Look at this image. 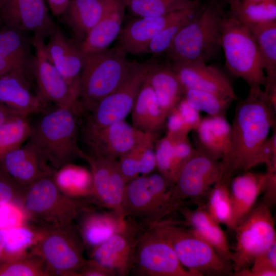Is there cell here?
Masks as SVG:
<instances>
[{"label":"cell","instance_id":"6da1fadb","mask_svg":"<svg viewBox=\"0 0 276 276\" xmlns=\"http://www.w3.org/2000/svg\"><path fill=\"white\" fill-rule=\"evenodd\" d=\"M275 114L261 86L249 87L247 96L236 107L228 146L220 160V178L230 182L237 172L263 164L262 149L275 125Z\"/></svg>","mask_w":276,"mask_h":276},{"label":"cell","instance_id":"7a4b0ae2","mask_svg":"<svg viewBox=\"0 0 276 276\" xmlns=\"http://www.w3.org/2000/svg\"><path fill=\"white\" fill-rule=\"evenodd\" d=\"M199 8L181 28L167 52L171 65L206 63L221 49L224 15L214 1Z\"/></svg>","mask_w":276,"mask_h":276},{"label":"cell","instance_id":"3957f363","mask_svg":"<svg viewBox=\"0 0 276 276\" xmlns=\"http://www.w3.org/2000/svg\"><path fill=\"white\" fill-rule=\"evenodd\" d=\"M31 126L29 140L55 170L82 158L84 152L78 145L77 118L65 108L47 111Z\"/></svg>","mask_w":276,"mask_h":276},{"label":"cell","instance_id":"277c9868","mask_svg":"<svg viewBox=\"0 0 276 276\" xmlns=\"http://www.w3.org/2000/svg\"><path fill=\"white\" fill-rule=\"evenodd\" d=\"M90 204L64 194L52 176L27 187L21 205L27 219L37 226L60 227L74 223L84 211L93 208Z\"/></svg>","mask_w":276,"mask_h":276},{"label":"cell","instance_id":"5b68a950","mask_svg":"<svg viewBox=\"0 0 276 276\" xmlns=\"http://www.w3.org/2000/svg\"><path fill=\"white\" fill-rule=\"evenodd\" d=\"M84 55L79 81V100L84 111H90L101 99L124 81L133 62L118 47Z\"/></svg>","mask_w":276,"mask_h":276},{"label":"cell","instance_id":"8992f818","mask_svg":"<svg viewBox=\"0 0 276 276\" xmlns=\"http://www.w3.org/2000/svg\"><path fill=\"white\" fill-rule=\"evenodd\" d=\"M150 227L170 244L181 264L196 276L233 273V265L191 229L176 221L163 219Z\"/></svg>","mask_w":276,"mask_h":276},{"label":"cell","instance_id":"52a82bcc","mask_svg":"<svg viewBox=\"0 0 276 276\" xmlns=\"http://www.w3.org/2000/svg\"><path fill=\"white\" fill-rule=\"evenodd\" d=\"M197 150L180 171L173 185L167 191L158 222L178 211L187 201L202 203L221 174L220 160L203 151Z\"/></svg>","mask_w":276,"mask_h":276},{"label":"cell","instance_id":"ba28073f","mask_svg":"<svg viewBox=\"0 0 276 276\" xmlns=\"http://www.w3.org/2000/svg\"><path fill=\"white\" fill-rule=\"evenodd\" d=\"M221 48L232 74L249 87L264 86L266 76L256 41L249 28L231 15L222 20Z\"/></svg>","mask_w":276,"mask_h":276},{"label":"cell","instance_id":"9c48e42d","mask_svg":"<svg viewBox=\"0 0 276 276\" xmlns=\"http://www.w3.org/2000/svg\"><path fill=\"white\" fill-rule=\"evenodd\" d=\"M42 228V235L30 252L43 260L53 275L77 276L86 259L76 224Z\"/></svg>","mask_w":276,"mask_h":276},{"label":"cell","instance_id":"30bf717a","mask_svg":"<svg viewBox=\"0 0 276 276\" xmlns=\"http://www.w3.org/2000/svg\"><path fill=\"white\" fill-rule=\"evenodd\" d=\"M270 206L262 202L236 225L233 252V273L248 268L255 258L276 243L274 221Z\"/></svg>","mask_w":276,"mask_h":276},{"label":"cell","instance_id":"8fae6325","mask_svg":"<svg viewBox=\"0 0 276 276\" xmlns=\"http://www.w3.org/2000/svg\"><path fill=\"white\" fill-rule=\"evenodd\" d=\"M154 62L133 61L127 77L113 92L99 101L87 117L84 134L124 120L131 111L136 96Z\"/></svg>","mask_w":276,"mask_h":276},{"label":"cell","instance_id":"7c38bea8","mask_svg":"<svg viewBox=\"0 0 276 276\" xmlns=\"http://www.w3.org/2000/svg\"><path fill=\"white\" fill-rule=\"evenodd\" d=\"M170 186L160 174L138 176L125 186L122 209L125 218L143 222L147 227L158 221Z\"/></svg>","mask_w":276,"mask_h":276},{"label":"cell","instance_id":"4fadbf2b","mask_svg":"<svg viewBox=\"0 0 276 276\" xmlns=\"http://www.w3.org/2000/svg\"><path fill=\"white\" fill-rule=\"evenodd\" d=\"M131 271L140 276H196L181 264L172 246L151 227L141 235Z\"/></svg>","mask_w":276,"mask_h":276},{"label":"cell","instance_id":"5bb4252c","mask_svg":"<svg viewBox=\"0 0 276 276\" xmlns=\"http://www.w3.org/2000/svg\"><path fill=\"white\" fill-rule=\"evenodd\" d=\"M44 38L33 36L31 43L35 49L30 70L39 96L47 103L70 109L80 115L84 111L79 96L48 60L44 52Z\"/></svg>","mask_w":276,"mask_h":276},{"label":"cell","instance_id":"9a60e30c","mask_svg":"<svg viewBox=\"0 0 276 276\" xmlns=\"http://www.w3.org/2000/svg\"><path fill=\"white\" fill-rule=\"evenodd\" d=\"M141 224L126 218L124 226L89 254L91 258L114 271L126 276L131 272L137 243L142 233Z\"/></svg>","mask_w":276,"mask_h":276},{"label":"cell","instance_id":"2e32d148","mask_svg":"<svg viewBox=\"0 0 276 276\" xmlns=\"http://www.w3.org/2000/svg\"><path fill=\"white\" fill-rule=\"evenodd\" d=\"M82 158L88 163L92 174L93 203L123 214L122 206L126 183L118 161L85 153Z\"/></svg>","mask_w":276,"mask_h":276},{"label":"cell","instance_id":"e0dca14e","mask_svg":"<svg viewBox=\"0 0 276 276\" xmlns=\"http://www.w3.org/2000/svg\"><path fill=\"white\" fill-rule=\"evenodd\" d=\"M0 19L5 26L43 38L56 28L44 0H3Z\"/></svg>","mask_w":276,"mask_h":276},{"label":"cell","instance_id":"ac0fdd59","mask_svg":"<svg viewBox=\"0 0 276 276\" xmlns=\"http://www.w3.org/2000/svg\"><path fill=\"white\" fill-rule=\"evenodd\" d=\"M30 66L19 67L0 76V104L27 117L48 111V103L34 92L29 81Z\"/></svg>","mask_w":276,"mask_h":276},{"label":"cell","instance_id":"d6986e66","mask_svg":"<svg viewBox=\"0 0 276 276\" xmlns=\"http://www.w3.org/2000/svg\"><path fill=\"white\" fill-rule=\"evenodd\" d=\"M152 134L122 120L84 136L90 154L117 159Z\"/></svg>","mask_w":276,"mask_h":276},{"label":"cell","instance_id":"ffe728a7","mask_svg":"<svg viewBox=\"0 0 276 276\" xmlns=\"http://www.w3.org/2000/svg\"><path fill=\"white\" fill-rule=\"evenodd\" d=\"M199 4L182 10L155 17H137L122 27L116 47L126 54L147 53L152 39L173 21L196 12Z\"/></svg>","mask_w":276,"mask_h":276},{"label":"cell","instance_id":"44dd1931","mask_svg":"<svg viewBox=\"0 0 276 276\" xmlns=\"http://www.w3.org/2000/svg\"><path fill=\"white\" fill-rule=\"evenodd\" d=\"M0 165L25 188L41 178L53 176L56 170L29 140L7 153Z\"/></svg>","mask_w":276,"mask_h":276},{"label":"cell","instance_id":"7402d4cb","mask_svg":"<svg viewBox=\"0 0 276 276\" xmlns=\"http://www.w3.org/2000/svg\"><path fill=\"white\" fill-rule=\"evenodd\" d=\"M185 90H200L238 100L233 85L219 68L204 62L171 65Z\"/></svg>","mask_w":276,"mask_h":276},{"label":"cell","instance_id":"603a6c76","mask_svg":"<svg viewBox=\"0 0 276 276\" xmlns=\"http://www.w3.org/2000/svg\"><path fill=\"white\" fill-rule=\"evenodd\" d=\"M49 37L44 46L47 57L79 97L80 76L84 55L79 47L69 40L59 28L56 27Z\"/></svg>","mask_w":276,"mask_h":276},{"label":"cell","instance_id":"cb8c5ba5","mask_svg":"<svg viewBox=\"0 0 276 276\" xmlns=\"http://www.w3.org/2000/svg\"><path fill=\"white\" fill-rule=\"evenodd\" d=\"M76 221L85 249L89 254L121 229L126 218L117 211H100L93 208L84 211Z\"/></svg>","mask_w":276,"mask_h":276},{"label":"cell","instance_id":"d4e9b609","mask_svg":"<svg viewBox=\"0 0 276 276\" xmlns=\"http://www.w3.org/2000/svg\"><path fill=\"white\" fill-rule=\"evenodd\" d=\"M126 9V0H110L102 17L81 42L79 47L83 54L108 48L120 33Z\"/></svg>","mask_w":276,"mask_h":276},{"label":"cell","instance_id":"484cf974","mask_svg":"<svg viewBox=\"0 0 276 276\" xmlns=\"http://www.w3.org/2000/svg\"><path fill=\"white\" fill-rule=\"evenodd\" d=\"M267 174L245 171L233 177L229 182V191L232 205L231 229L255 206L256 202L265 189Z\"/></svg>","mask_w":276,"mask_h":276},{"label":"cell","instance_id":"4316f807","mask_svg":"<svg viewBox=\"0 0 276 276\" xmlns=\"http://www.w3.org/2000/svg\"><path fill=\"white\" fill-rule=\"evenodd\" d=\"M178 211L195 234L211 245L223 260L233 265V252L227 236L220 223L209 214L202 203L195 209L182 206Z\"/></svg>","mask_w":276,"mask_h":276},{"label":"cell","instance_id":"83f0119b","mask_svg":"<svg viewBox=\"0 0 276 276\" xmlns=\"http://www.w3.org/2000/svg\"><path fill=\"white\" fill-rule=\"evenodd\" d=\"M146 80L153 89L167 117L183 98L185 88L170 64L154 62Z\"/></svg>","mask_w":276,"mask_h":276},{"label":"cell","instance_id":"f1b7e54d","mask_svg":"<svg viewBox=\"0 0 276 276\" xmlns=\"http://www.w3.org/2000/svg\"><path fill=\"white\" fill-rule=\"evenodd\" d=\"M110 0H70L61 16L81 42L102 17Z\"/></svg>","mask_w":276,"mask_h":276},{"label":"cell","instance_id":"f546056e","mask_svg":"<svg viewBox=\"0 0 276 276\" xmlns=\"http://www.w3.org/2000/svg\"><path fill=\"white\" fill-rule=\"evenodd\" d=\"M131 113L132 126L146 133L157 134L166 122V117L146 79L136 96Z\"/></svg>","mask_w":276,"mask_h":276},{"label":"cell","instance_id":"4dcf8cb0","mask_svg":"<svg viewBox=\"0 0 276 276\" xmlns=\"http://www.w3.org/2000/svg\"><path fill=\"white\" fill-rule=\"evenodd\" d=\"M199 149L214 158L221 159L228 146L231 125L225 117L202 118L195 130Z\"/></svg>","mask_w":276,"mask_h":276},{"label":"cell","instance_id":"1f68e13d","mask_svg":"<svg viewBox=\"0 0 276 276\" xmlns=\"http://www.w3.org/2000/svg\"><path fill=\"white\" fill-rule=\"evenodd\" d=\"M24 33L7 26L0 28V76L31 64L33 57Z\"/></svg>","mask_w":276,"mask_h":276},{"label":"cell","instance_id":"d6a6232c","mask_svg":"<svg viewBox=\"0 0 276 276\" xmlns=\"http://www.w3.org/2000/svg\"><path fill=\"white\" fill-rule=\"evenodd\" d=\"M52 178L64 194L93 203V181L90 170L72 163L56 170Z\"/></svg>","mask_w":276,"mask_h":276},{"label":"cell","instance_id":"836d02e7","mask_svg":"<svg viewBox=\"0 0 276 276\" xmlns=\"http://www.w3.org/2000/svg\"><path fill=\"white\" fill-rule=\"evenodd\" d=\"M247 27L257 45L266 72L264 86L276 85V20Z\"/></svg>","mask_w":276,"mask_h":276},{"label":"cell","instance_id":"e575fe53","mask_svg":"<svg viewBox=\"0 0 276 276\" xmlns=\"http://www.w3.org/2000/svg\"><path fill=\"white\" fill-rule=\"evenodd\" d=\"M42 233V228L29 225L27 223L8 228L1 261L17 258L28 253L27 250L36 243Z\"/></svg>","mask_w":276,"mask_h":276},{"label":"cell","instance_id":"d590c367","mask_svg":"<svg viewBox=\"0 0 276 276\" xmlns=\"http://www.w3.org/2000/svg\"><path fill=\"white\" fill-rule=\"evenodd\" d=\"M227 2L230 15L246 26L276 20V0L252 4Z\"/></svg>","mask_w":276,"mask_h":276},{"label":"cell","instance_id":"8d00e7d4","mask_svg":"<svg viewBox=\"0 0 276 276\" xmlns=\"http://www.w3.org/2000/svg\"><path fill=\"white\" fill-rule=\"evenodd\" d=\"M229 182L220 178L209 191L204 206L217 222L231 229L233 212Z\"/></svg>","mask_w":276,"mask_h":276},{"label":"cell","instance_id":"74e56055","mask_svg":"<svg viewBox=\"0 0 276 276\" xmlns=\"http://www.w3.org/2000/svg\"><path fill=\"white\" fill-rule=\"evenodd\" d=\"M199 0H126V9L137 17H155L199 4Z\"/></svg>","mask_w":276,"mask_h":276},{"label":"cell","instance_id":"f35d334b","mask_svg":"<svg viewBox=\"0 0 276 276\" xmlns=\"http://www.w3.org/2000/svg\"><path fill=\"white\" fill-rule=\"evenodd\" d=\"M31 125L27 117L16 116L0 125V162L28 140Z\"/></svg>","mask_w":276,"mask_h":276},{"label":"cell","instance_id":"ab89813d","mask_svg":"<svg viewBox=\"0 0 276 276\" xmlns=\"http://www.w3.org/2000/svg\"><path fill=\"white\" fill-rule=\"evenodd\" d=\"M43 260L30 252L20 257L0 261V276H52Z\"/></svg>","mask_w":276,"mask_h":276},{"label":"cell","instance_id":"60d3db41","mask_svg":"<svg viewBox=\"0 0 276 276\" xmlns=\"http://www.w3.org/2000/svg\"><path fill=\"white\" fill-rule=\"evenodd\" d=\"M183 98L198 111L205 112L212 117H225L226 110L233 101L220 95L193 89H185Z\"/></svg>","mask_w":276,"mask_h":276},{"label":"cell","instance_id":"b9f144b4","mask_svg":"<svg viewBox=\"0 0 276 276\" xmlns=\"http://www.w3.org/2000/svg\"><path fill=\"white\" fill-rule=\"evenodd\" d=\"M196 12L187 14L166 26L151 41L147 53L154 56L166 54L178 32Z\"/></svg>","mask_w":276,"mask_h":276},{"label":"cell","instance_id":"7bdbcfd3","mask_svg":"<svg viewBox=\"0 0 276 276\" xmlns=\"http://www.w3.org/2000/svg\"><path fill=\"white\" fill-rule=\"evenodd\" d=\"M157 134H152L119 157L118 164L122 174L127 183L140 174L142 154L146 147L155 142Z\"/></svg>","mask_w":276,"mask_h":276},{"label":"cell","instance_id":"ee69618b","mask_svg":"<svg viewBox=\"0 0 276 276\" xmlns=\"http://www.w3.org/2000/svg\"><path fill=\"white\" fill-rule=\"evenodd\" d=\"M250 266L233 274L236 276H275L276 243L257 256Z\"/></svg>","mask_w":276,"mask_h":276},{"label":"cell","instance_id":"f6af8a7d","mask_svg":"<svg viewBox=\"0 0 276 276\" xmlns=\"http://www.w3.org/2000/svg\"><path fill=\"white\" fill-rule=\"evenodd\" d=\"M173 153L170 172V187L173 185L182 167L195 154L197 149L189 137L174 141Z\"/></svg>","mask_w":276,"mask_h":276},{"label":"cell","instance_id":"bcb514c9","mask_svg":"<svg viewBox=\"0 0 276 276\" xmlns=\"http://www.w3.org/2000/svg\"><path fill=\"white\" fill-rule=\"evenodd\" d=\"M174 141L166 135L156 139L154 144L156 168L168 181L170 188V177L173 153Z\"/></svg>","mask_w":276,"mask_h":276},{"label":"cell","instance_id":"7dc6e473","mask_svg":"<svg viewBox=\"0 0 276 276\" xmlns=\"http://www.w3.org/2000/svg\"><path fill=\"white\" fill-rule=\"evenodd\" d=\"M26 189L17 183L0 165V206L9 203L21 205Z\"/></svg>","mask_w":276,"mask_h":276},{"label":"cell","instance_id":"c3c4849f","mask_svg":"<svg viewBox=\"0 0 276 276\" xmlns=\"http://www.w3.org/2000/svg\"><path fill=\"white\" fill-rule=\"evenodd\" d=\"M166 136L176 141L188 136L190 131L175 107L167 116Z\"/></svg>","mask_w":276,"mask_h":276},{"label":"cell","instance_id":"681fc988","mask_svg":"<svg viewBox=\"0 0 276 276\" xmlns=\"http://www.w3.org/2000/svg\"><path fill=\"white\" fill-rule=\"evenodd\" d=\"M176 107L189 130H195L202 119L200 112L191 106L183 97Z\"/></svg>","mask_w":276,"mask_h":276},{"label":"cell","instance_id":"f907efd6","mask_svg":"<svg viewBox=\"0 0 276 276\" xmlns=\"http://www.w3.org/2000/svg\"><path fill=\"white\" fill-rule=\"evenodd\" d=\"M116 273L94 260L85 259L77 276H116Z\"/></svg>","mask_w":276,"mask_h":276},{"label":"cell","instance_id":"816d5d0a","mask_svg":"<svg viewBox=\"0 0 276 276\" xmlns=\"http://www.w3.org/2000/svg\"><path fill=\"white\" fill-rule=\"evenodd\" d=\"M267 180L263 193V201L271 206L276 200V168H267Z\"/></svg>","mask_w":276,"mask_h":276},{"label":"cell","instance_id":"f5cc1de1","mask_svg":"<svg viewBox=\"0 0 276 276\" xmlns=\"http://www.w3.org/2000/svg\"><path fill=\"white\" fill-rule=\"evenodd\" d=\"M48 1L53 14L59 16L64 12L70 0H48Z\"/></svg>","mask_w":276,"mask_h":276},{"label":"cell","instance_id":"db71d44e","mask_svg":"<svg viewBox=\"0 0 276 276\" xmlns=\"http://www.w3.org/2000/svg\"><path fill=\"white\" fill-rule=\"evenodd\" d=\"M16 116H21L0 104V125Z\"/></svg>","mask_w":276,"mask_h":276},{"label":"cell","instance_id":"11a10c76","mask_svg":"<svg viewBox=\"0 0 276 276\" xmlns=\"http://www.w3.org/2000/svg\"><path fill=\"white\" fill-rule=\"evenodd\" d=\"M7 232V228H0V261L4 252Z\"/></svg>","mask_w":276,"mask_h":276},{"label":"cell","instance_id":"9f6ffc18","mask_svg":"<svg viewBox=\"0 0 276 276\" xmlns=\"http://www.w3.org/2000/svg\"><path fill=\"white\" fill-rule=\"evenodd\" d=\"M270 0H227V2L232 1L236 2L241 3H247V4H252V3H259L261 2H264L265 1H268Z\"/></svg>","mask_w":276,"mask_h":276},{"label":"cell","instance_id":"6f0895ef","mask_svg":"<svg viewBox=\"0 0 276 276\" xmlns=\"http://www.w3.org/2000/svg\"><path fill=\"white\" fill-rule=\"evenodd\" d=\"M2 22L0 19V28H1V25H2Z\"/></svg>","mask_w":276,"mask_h":276},{"label":"cell","instance_id":"680465c9","mask_svg":"<svg viewBox=\"0 0 276 276\" xmlns=\"http://www.w3.org/2000/svg\"><path fill=\"white\" fill-rule=\"evenodd\" d=\"M2 1H3V0H0V6H1V4L2 3Z\"/></svg>","mask_w":276,"mask_h":276},{"label":"cell","instance_id":"91938a15","mask_svg":"<svg viewBox=\"0 0 276 276\" xmlns=\"http://www.w3.org/2000/svg\"><path fill=\"white\" fill-rule=\"evenodd\" d=\"M199 1H200V0H199ZM210 1H214V0H210Z\"/></svg>","mask_w":276,"mask_h":276}]
</instances>
